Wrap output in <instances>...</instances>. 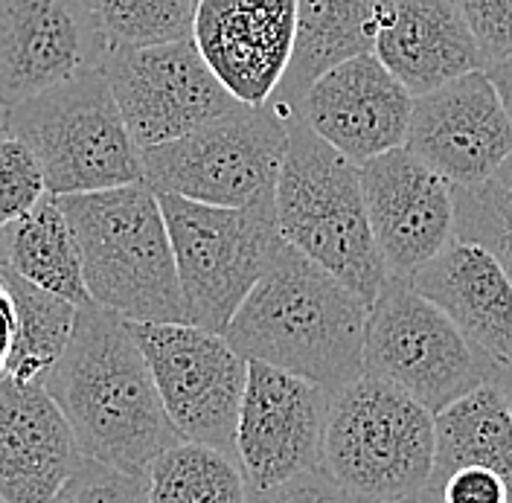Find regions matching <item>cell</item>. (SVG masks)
I'll return each instance as SVG.
<instances>
[{"label":"cell","mask_w":512,"mask_h":503,"mask_svg":"<svg viewBox=\"0 0 512 503\" xmlns=\"http://www.w3.org/2000/svg\"><path fill=\"white\" fill-rule=\"evenodd\" d=\"M393 503H425V501H419V498H411V501H393Z\"/></svg>","instance_id":"8d00e7d4"},{"label":"cell","mask_w":512,"mask_h":503,"mask_svg":"<svg viewBox=\"0 0 512 503\" xmlns=\"http://www.w3.org/2000/svg\"><path fill=\"white\" fill-rule=\"evenodd\" d=\"M47 195L41 163L30 146L9 131L0 134V230L30 216Z\"/></svg>","instance_id":"83f0119b"},{"label":"cell","mask_w":512,"mask_h":503,"mask_svg":"<svg viewBox=\"0 0 512 503\" xmlns=\"http://www.w3.org/2000/svg\"><path fill=\"white\" fill-rule=\"evenodd\" d=\"M41 384L82 457L149 477L160 454L181 442L128 320L96 303L79 309L70 344Z\"/></svg>","instance_id":"6da1fadb"},{"label":"cell","mask_w":512,"mask_h":503,"mask_svg":"<svg viewBox=\"0 0 512 503\" xmlns=\"http://www.w3.org/2000/svg\"><path fill=\"white\" fill-rule=\"evenodd\" d=\"M332 393L280 367L248 361L236 425V460L248 489L262 492L320 469Z\"/></svg>","instance_id":"7c38bea8"},{"label":"cell","mask_w":512,"mask_h":503,"mask_svg":"<svg viewBox=\"0 0 512 503\" xmlns=\"http://www.w3.org/2000/svg\"><path fill=\"white\" fill-rule=\"evenodd\" d=\"M454 207V236L492 253L512 280V158L478 187L454 189Z\"/></svg>","instance_id":"4316f807"},{"label":"cell","mask_w":512,"mask_h":503,"mask_svg":"<svg viewBox=\"0 0 512 503\" xmlns=\"http://www.w3.org/2000/svg\"><path fill=\"white\" fill-rule=\"evenodd\" d=\"M297 0H201L192 41L224 88L262 108L286 79Z\"/></svg>","instance_id":"e0dca14e"},{"label":"cell","mask_w":512,"mask_h":503,"mask_svg":"<svg viewBox=\"0 0 512 503\" xmlns=\"http://www.w3.org/2000/svg\"><path fill=\"white\" fill-rule=\"evenodd\" d=\"M370 303L286 242L239 306L224 341L242 358L338 393L364 376Z\"/></svg>","instance_id":"7a4b0ae2"},{"label":"cell","mask_w":512,"mask_h":503,"mask_svg":"<svg viewBox=\"0 0 512 503\" xmlns=\"http://www.w3.org/2000/svg\"><path fill=\"white\" fill-rule=\"evenodd\" d=\"M102 73L140 152L242 108L192 38L152 47H111Z\"/></svg>","instance_id":"8fae6325"},{"label":"cell","mask_w":512,"mask_h":503,"mask_svg":"<svg viewBox=\"0 0 512 503\" xmlns=\"http://www.w3.org/2000/svg\"><path fill=\"white\" fill-rule=\"evenodd\" d=\"M492 381H495V387L501 390V396H504V402H507V408H510L512 413V358L510 361H504V364L495 370Z\"/></svg>","instance_id":"e575fe53"},{"label":"cell","mask_w":512,"mask_h":503,"mask_svg":"<svg viewBox=\"0 0 512 503\" xmlns=\"http://www.w3.org/2000/svg\"><path fill=\"white\" fill-rule=\"evenodd\" d=\"M50 503H149V480L82 457Z\"/></svg>","instance_id":"f1b7e54d"},{"label":"cell","mask_w":512,"mask_h":503,"mask_svg":"<svg viewBox=\"0 0 512 503\" xmlns=\"http://www.w3.org/2000/svg\"><path fill=\"white\" fill-rule=\"evenodd\" d=\"M0 280L15 306V344L6 364V376L18 381H44L73 338L79 309L62 297L27 283L6 265H0Z\"/></svg>","instance_id":"cb8c5ba5"},{"label":"cell","mask_w":512,"mask_h":503,"mask_svg":"<svg viewBox=\"0 0 512 503\" xmlns=\"http://www.w3.org/2000/svg\"><path fill=\"white\" fill-rule=\"evenodd\" d=\"M373 53L414 96L486 70L478 38L454 0H387Z\"/></svg>","instance_id":"d6986e66"},{"label":"cell","mask_w":512,"mask_h":503,"mask_svg":"<svg viewBox=\"0 0 512 503\" xmlns=\"http://www.w3.org/2000/svg\"><path fill=\"white\" fill-rule=\"evenodd\" d=\"M0 503H3V501H0Z\"/></svg>","instance_id":"74e56055"},{"label":"cell","mask_w":512,"mask_h":503,"mask_svg":"<svg viewBox=\"0 0 512 503\" xmlns=\"http://www.w3.org/2000/svg\"><path fill=\"white\" fill-rule=\"evenodd\" d=\"M425 503H512V486L492 469L483 466H457L446 472H431Z\"/></svg>","instance_id":"f546056e"},{"label":"cell","mask_w":512,"mask_h":503,"mask_svg":"<svg viewBox=\"0 0 512 503\" xmlns=\"http://www.w3.org/2000/svg\"><path fill=\"white\" fill-rule=\"evenodd\" d=\"M149 503H248V480L233 454L204 442L166 448L149 472Z\"/></svg>","instance_id":"d4e9b609"},{"label":"cell","mask_w":512,"mask_h":503,"mask_svg":"<svg viewBox=\"0 0 512 503\" xmlns=\"http://www.w3.org/2000/svg\"><path fill=\"white\" fill-rule=\"evenodd\" d=\"M437 454L434 472L483 466L512 486V413L495 381L451 402L434 416Z\"/></svg>","instance_id":"603a6c76"},{"label":"cell","mask_w":512,"mask_h":503,"mask_svg":"<svg viewBox=\"0 0 512 503\" xmlns=\"http://www.w3.org/2000/svg\"><path fill=\"white\" fill-rule=\"evenodd\" d=\"M384 9L387 0H297L294 53L271 102L291 114L326 70L373 53Z\"/></svg>","instance_id":"44dd1931"},{"label":"cell","mask_w":512,"mask_h":503,"mask_svg":"<svg viewBox=\"0 0 512 503\" xmlns=\"http://www.w3.org/2000/svg\"><path fill=\"white\" fill-rule=\"evenodd\" d=\"M486 73H489V79L495 82V88H498V94H501V102H504V108H507L512 123V56L510 59H504V62L486 67Z\"/></svg>","instance_id":"836d02e7"},{"label":"cell","mask_w":512,"mask_h":503,"mask_svg":"<svg viewBox=\"0 0 512 503\" xmlns=\"http://www.w3.org/2000/svg\"><path fill=\"white\" fill-rule=\"evenodd\" d=\"M408 280L425 300L451 317L495 370L510 361L512 280L492 253L454 239Z\"/></svg>","instance_id":"ffe728a7"},{"label":"cell","mask_w":512,"mask_h":503,"mask_svg":"<svg viewBox=\"0 0 512 503\" xmlns=\"http://www.w3.org/2000/svg\"><path fill=\"white\" fill-rule=\"evenodd\" d=\"M15 344V306L9 300V291L0 280V378L6 376V364Z\"/></svg>","instance_id":"d6a6232c"},{"label":"cell","mask_w":512,"mask_h":503,"mask_svg":"<svg viewBox=\"0 0 512 503\" xmlns=\"http://www.w3.org/2000/svg\"><path fill=\"white\" fill-rule=\"evenodd\" d=\"M475 32L486 67L512 56V0H454Z\"/></svg>","instance_id":"4dcf8cb0"},{"label":"cell","mask_w":512,"mask_h":503,"mask_svg":"<svg viewBox=\"0 0 512 503\" xmlns=\"http://www.w3.org/2000/svg\"><path fill=\"white\" fill-rule=\"evenodd\" d=\"M361 189L390 277H414L457 239L454 187L405 146L361 163Z\"/></svg>","instance_id":"2e32d148"},{"label":"cell","mask_w":512,"mask_h":503,"mask_svg":"<svg viewBox=\"0 0 512 503\" xmlns=\"http://www.w3.org/2000/svg\"><path fill=\"white\" fill-rule=\"evenodd\" d=\"M291 114L242 105L190 134L143 149V181L155 192L213 207H254L277 192Z\"/></svg>","instance_id":"ba28073f"},{"label":"cell","mask_w":512,"mask_h":503,"mask_svg":"<svg viewBox=\"0 0 512 503\" xmlns=\"http://www.w3.org/2000/svg\"><path fill=\"white\" fill-rule=\"evenodd\" d=\"M364 376L396 384L437 416L492 381L495 367L411 280L390 277L370 306Z\"/></svg>","instance_id":"9c48e42d"},{"label":"cell","mask_w":512,"mask_h":503,"mask_svg":"<svg viewBox=\"0 0 512 503\" xmlns=\"http://www.w3.org/2000/svg\"><path fill=\"white\" fill-rule=\"evenodd\" d=\"M405 149L454 189L492 178L512 158V123L489 73L478 70L416 96Z\"/></svg>","instance_id":"4fadbf2b"},{"label":"cell","mask_w":512,"mask_h":503,"mask_svg":"<svg viewBox=\"0 0 512 503\" xmlns=\"http://www.w3.org/2000/svg\"><path fill=\"white\" fill-rule=\"evenodd\" d=\"M59 198V195H56ZM96 306L131 323H190L155 189L143 184L59 198Z\"/></svg>","instance_id":"3957f363"},{"label":"cell","mask_w":512,"mask_h":503,"mask_svg":"<svg viewBox=\"0 0 512 503\" xmlns=\"http://www.w3.org/2000/svg\"><path fill=\"white\" fill-rule=\"evenodd\" d=\"M201 0H91L108 47L190 41Z\"/></svg>","instance_id":"484cf974"},{"label":"cell","mask_w":512,"mask_h":503,"mask_svg":"<svg viewBox=\"0 0 512 503\" xmlns=\"http://www.w3.org/2000/svg\"><path fill=\"white\" fill-rule=\"evenodd\" d=\"M82 454L41 381L0 378V501L50 503Z\"/></svg>","instance_id":"ac0fdd59"},{"label":"cell","mask_w":512,"mask_h":503,"mask_svg":"<svg viewBox=\"0 0 512 503\" xmlns=\"http://www.w3.org/2000/svg\"><path fill=\"white\" fill-rule=\"evenodd\" d=\"M187 320L207 332L230 326L280 251L274 198L254 207H213L158 192Z\"/></svg>","instance_id":"52a82bcc"},{"label":"cell","mask_w":512,"mask_h":503,"mask_svg":"<svg viewBox=\"0 0 512 503\" xmlns=\"http://www.w3.org/2000/svg\"><path fill=\"white\" fill-rule=\"evenodd\" d=\"M178 437L236 457V425L248 384L242 358L219 332L192 323H131Z\"/></svg>","instance_id":"30bf717a"},{"label":"cell","mask_w":512,"mask_h":503,"mask_svg":"<svg viewBox=\"0 0 512 503\" xmlns=\"http://www.w3.org/2000/svg\"><path fill=\"white\" fill-rule=\"evenodd\" d=\"M274 207L280 239L288 248L312 259L373 306L390 274L370 230L361 166L294 117Z\"/></svg>","instance_id":"277c9868"},{"label":"cell","mask_w":512,"mask_h":503,"mask_svg":"<svg viewBox=\"0 0 512 503\" xmlns=\"http://www.w3.org/2000/svg\"><path fill=\"white\" fill-rule=\"evenodd\" d=\"M414 102L376 53H367L326 70L294 102L291 117L361 166L408 143Z\"/></svg>","instance_id":"9a60e30c"},{"label":"cell","mask_w":512,"mask_h":503,"mask_svg":"<svg viewBox=\"0 0 512 503\" xmlns=\"http://www.w3.org/2000/svg\"><path fill=\"white\" fill-rule=\"evenodd\" d=\"M434 413L382 378L332 393L320 469L361 503L419 498L434 472Z\"/></svg>","instance_id":"5b68a950"},{"label":"cell","mask_w":512,"mask_h":503,"mask_svg":"<svg viewBox=\"0 0 512 503\" xmlns=\"http://www.w3.org/2000/svg\"><path fill=\"white\" fill-rule=\"evenodd\" d=\"M6 126H9V108L0 102V134H6Z\"/></svg>","instance_id":"d590c367"},{"label":"cell","mask_w":512,"mask_h":503,"mask_svg":"<svg viewBox=\"0 0 512 503\" xmlns=\"http://www.w3.org/2000/svg\"><path fill=\"white\" fill-rule=\"evenodd\" d=\"M0 265L76 309L94 303L82 277L73 227L56 195H47L30 216L0 230Z\"/></svg>","instance_id":"7402d4cb"},{"label":"cell","mask_w":512,"mask_h":503,"mask_svg":"<svg viewBox=\"0 0 512 503\" xmlns=\"http://www.w3.org/2000/svg\"><path fill=\"white\" fill-rule=\"evenodd\" d=\"M108 50L91 0H0V102L15 108L96 73Z\"/></svg>","instance_id":"5bb4252c"},{"label":"cell","mask_w":512,"mask_h":503,"mask_svg":"<svg viewBox=\"0 0 512 503\" xmlns=\"http://www.w3.org/2000/svg\"><path fill=\"white\" fill-rule=\"evenodd\" d=\"M6 131L30 146L50 195L143 184V152L102 70L67 79L9 108Z\"/></svg>","instance_id":"8992f818"},{"label":"cell","mask_w":512,"mask_h":503,"mask_svg":"<svg viewBox=\"0 0 512 503\" xmlns=\"http://www.w3.org/2000/svg\"><path fill=\"white\" fill-rule=\"evenodd\" d=\"M248 503H361L352 498L347 489H341L323 469L300 474L288 483L274 489L251 492Z\"/></svg>","instance_id":"1f68e13d"}]
</instances>
